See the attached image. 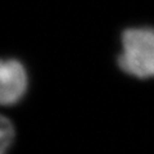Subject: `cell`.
I'll use <instances>...</instances> for the list:
<instances>
[{
    "mask_svg": "<svg viewBox=\"0 0 154 154\" xmlns=\"http://www.w3.org/2000/svg\"><path fill=\"white\" fill-rule=\"evenodd\" d=\"M117 67L140 82H154V25L130 26L119 35Z\"/></svg>",
    "mask_w": 154,
    "mask_h": 154,
    "instance_id": "6da1fadb",
    "label": "cell"
},
{
    "mask_svg": "<svg viewBox=\"0 0 154 154\" xmlns=\"http://www.w3.org/2000/svg\"><path fill=\"white\" fill-rule=\"evenodd\" d=\"M28 89V76L22 62L0 59V105L19 103Z\"/></svg>",
    "mask_w": 154,
    "mask_h": 154,
    "instance_id": "7a4b0ae2",
    "label": "cell"
},
{
    "mask_svg": "<svg viewBox=\"0 0 154 154\" xmlns=\"http://www.w3.org/2000/svg\"><path fill=\"white\" fill-rule=\"evenodd\" d=\"M16 131L12 121L5 116L0 114V154H7L11 149Z\"/></svg>",
    "mask_w": 154,
    "mask_h": 154,
    "instance_id": "3957f363",
    "label": "cell"
}]
</instances>
